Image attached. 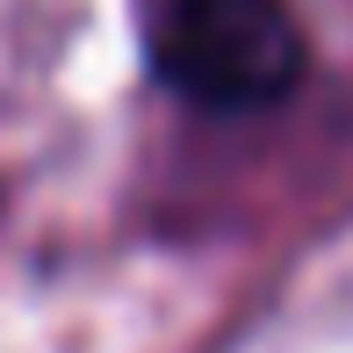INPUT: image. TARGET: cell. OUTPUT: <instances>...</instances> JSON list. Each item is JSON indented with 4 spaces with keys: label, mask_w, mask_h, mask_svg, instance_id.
Returning a JSON list of instances; mask_svg holds the SVG:
<instances>
[{
    "label": "cell",
    "mask_w": 353,
    "mask_h": 353,
    "mask_svg": "<svg viewBox=\"0 0 353 353\" xmlns=\"http://www.w3.org/2000/svg\"><path fill=\"white\" fill-rule=\"evenodd\" d=\"M152 65L181 101L245 116L303 79V29L288 0H159Z\"/></svg>",
    "instance_id": "1"
}]
</instances>
